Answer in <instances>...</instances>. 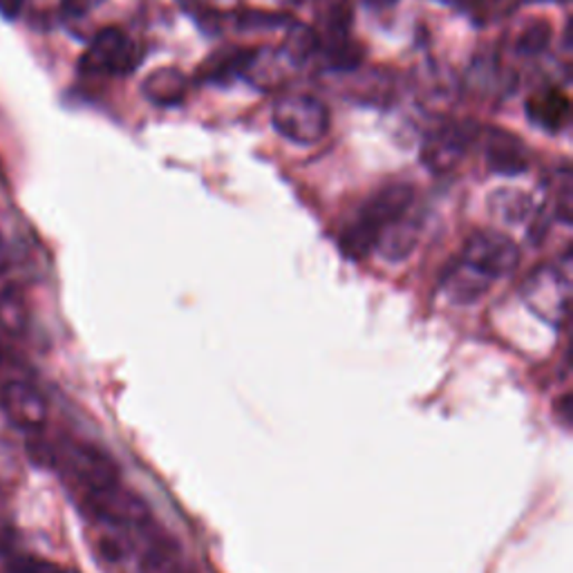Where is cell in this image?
I'll return each instance as SVG.
<instances>
[{
  "mask_svg": "<svg viewBox=\"0 0 573 573\" xmlns=\"http://www.w3.org/2000/svg\"><path fill=\"white\" fill-rule=\"evenodd\" d=\"M484 135V157L493 173L519 175L528 171V150L524 142L502 128H488Z\"/></svg>",
  "mask_w": 573,
  "mask_h": 573,
  "instance_id": "10",
  "label": "cell"
},
{
  "mask_svg": "<svg viewBox=\"0 0 573 573\" xmlns=\"http://www.w3.org/2000/svg\"><path fill=\"white\" fill-rule=\"evenodd\" d=\"M26 0H0V17L6 21H17L19 14L23 12Z\"/></svg>",
  "mask_w": 573,
  "mask_h": 573,
  "instance_id": "21",
  "label": "cell"
},
{
  "mask_svg": "<svg viewBox=\"0 0 573 573\" xmlns=\"http://www.w3.org/2000/svg\"><path fill=\"white\" fill-rule=\"evenodd\" d=\"M399 0H368V6H372V8H379V10H383V8H392V6H397Z\"/></svg>",
  "mask_w": 573,
  "mask_h": 573,
  "instance_id": "25",
  "label": "cell"
},
{
  "mask_svg": "<svg viewBox=\"0 0 573 573\" xmlns=\"http://www.w3.org/2000/svg\"><path fill=\"white\" fill-rule=\"evenodd\" d=\"M412 200L415 191L408 184H390L375 193L359 211V217L346 229L341 237L343 251L352 258L368 255L372 249H377L381 233L397 220L406 217Z\"/></svg>",
  "mask_w": 573,
  "mask_h": 573,
  "instance_id": "1",
  "label": "cell"
},
{
  "mask_svg": "<svg viewBox=\"0 0 573 573\" xmlns=\"http://www.w3.org/2000/svg\"><path fill=\"white\" fill-rule=\"evenodd\" d=\"M553 3H566V0H553Z\"/></svg>",
  "mask_w": 573,
  "mask_h": 573,
  "instance_id": "26",
  "label": "cell"
},
{
  "mask_svg": "<svg viewBox=\"0 0 573 573\" xmlns=\"http://www.w3.org/2000/svg\"><path fill=\"white\" fill-rule=\"evenodd\" d=\"M491 211L506 222H522L531 215L533 202L526 193L515 188H502L491 195Z\"/></svg>",
  "mask_w": 573,
  "mask_h": 573,
  "instance_id": "17",
  "label": "cell"
},
{
  "mask_svg": "<svg viewBox=\"0 0 573 573\" xmlns=\"http://www.w3.org/2000/svg\"><path fill=\"white\" fill-rule=\"evenodd\" d=\"M551 37H553L551 23L542 21V19H535L519 30L517 41H515V50L522 57H540L548 48Z\"/></svg>",
  "mask_w": 573,
  "mask_h": 573,
  "instance_id": "18",
  "label": "cell"
},
{
  "mask_svg": "<svg viewBox=\"0 0 573 573\" xmlns=\"http://www.w3.org/2000/svg\"><path fill=\"white\" fill-rule=\"evenodd\" d=\"M188 88L191 81L184 72H179L177 68H159L144 79L142 95L159 108H171L179 106L186 99Z\"/></svg>",
  "mask_w": 573,
  "mask_h": 573,
  "instance_id": "11",
  "label": "cell"
},
{
  "mask_svg": "<svg viewBox=\"0 0 573 573\" xmlns=\"http://www.w3.org/2000/svg\"><path fill=\"white\" fill-rule=\"evenodd\" d=\"M255 50H246V48H229V50H220L213 52V57H208L200 70H197V79L200 81H231L235 77H244L251 59H253Z\"/></svg>",
  "mask_w": 573,
  "mask_h": 573,
  "instance_id": "13",
  "label": "cell"
},
{
  "mask_svg": "<svg viewBox=\"0 0 573 573\" xmlns=\"http://www.w3.org/2000/svg\"><path fill=\"white\" fill-rule=\"evenodd\" d=\"M61 457H64L66 470L81 484L86 495L122 484L117 464L110 459V455H106L97 446L70 444L66 446Z\"/></svg>",
  "mask_w": 573,
  "mask_h": 573,
  "instance_id": "7",
  "label": "cell"
},
{
  "mask_svg": "<svg viewBox=\"0 0 573 573\" xmlns=\"http://www.w3.org/2000/svg\"><path fill=\"white\" fill-rule=\"evenodd\" d=\"M8 269H10V249L3 240H0V275H3Z\"/></svg>",
  "mask_w": 573,
  "mask_h": 573,
  "instance_id": "23",
  "label": "cell"
},
{
  "mask_svg": "<svg viewBox=\"0 0 573 573\" xmlns=\"http://www.w3.org/2000/svg\"><path fill=\"white\" fill-rule=\"evenodd\" d=\"M142 573H193L182 560L177 546L164 544L162 540L153 542L142 557Z\"/></svg>",
  "mask_w": 573,
  "mask_h": 573,
  "instance_id": "16",
  "label": "cell"
},
{
  "mask_svg": "<svg viewBox=\"0 0 573 573\" xmlns=\"http://www.w3.org/2000/svg\"><path fill=\"white\" fill-rule=\"evenodd\" d=\"M526 115L535 126L544 128L546 133H560L569 124L571 101L562 90L548 88L526 101Z\"/></svg>",
  "mask_w": 573,
  "mask_h": 573,
  "instance_id": "12",
  "label": "cell"
},
{
  "mask_svg": "<svg viewBox=\"0 0 573 573\" xmlns=\"http://www.w3.org/2000/svg\"><path fill=\"white\" fill-rule=\"evenodd\" d=\"M10 573H75L72 569H66V566H59L50 560H43V557H37V555H17L10 560V566H8Z\"/></svg>",
  "mask_w": 573,
  "mask_h": 573,
  "instance_id": "20",
  "label": "cell"
},
{
  "mask_svg": "<svg viewBox=\"0 0 573 573\" xmlns=\"http://www.w3.org/2000/svg\"><path fill=\"white\" fill-rule=\"evenodd\" d=\"M560 412H562V424H569L571 421V412H569V408H571V404H569V395H564L560 401H557V406H555Z\"/></svg>",
  "mask_w": 573,
  "mask_h": 573,
  "instance_id": "24",
  "label": "cell"
},
{
  "mask_svg": "<svg viewBox=\"0 0 573 573\" xmlns=\"http://www.w3.org/2000/svg\"><path fill=\"white\" fill-rule=\"evenodd\" d=\"M64 6L70 14H88L101 6V0H64Z\"/></svg>",
  "mask_w": 573,
  "mask_h": 573,
  "instance_id": "22",
  "label": "cell"
},
{
  "mask_svg": "<svg viewBox=\"0 0 573 573\" xmlns=\"http://www.w3.org/2000/svg\"><path fill=\"white\" fill-rule=\"evenodd\" d=\"M319 50H321L319 30L303 23H292L284 35L280 55L286 59V64L299 68V66H305Z\"/></svg>",
  "mask_w": 573,
  "mask_h": 573,
  "instance_id": "15",
  "label": "cell"
},
{
  "mask_svg": "<svg viewBox=\"0 0 573 573\" xmlns=\"http://www.w3.org/2000/svg\"><path fill=\"white\" fill-rule=\"evenodd\" d=\"M524 299L535 314L551 323H560L566 317L569 280L564 273H560L557 266H544L528 278L524 286Z\"/></svg>",
  "mask_w": 573,
  "mask_h": 573,
  "instance_id": "9",
  "label": "cell"
},
{
  "mask_svg": "<svg viewBox=\"0 0 573 573\" xmlns=\"http://www.w3.org/2000/svg\"><path fill=\"white\" fill-rule=\"evenodd\" d=\"M0 408L14 426L28 433H41L48 424V404L26 379H10L0 386Z\"/></svg>",
  "mask_w": 573,
  "mask_h": 573,
  "instance_id": "8",
  "label": "cell"
},
{
  "mask_svg": "<svg viewBox=\"0 0 573 573\" xmlns=\"http://www.w3.org/2000/svg\"><path fill=\"white\" fill-rule=\"evenodd\" d=\"M457 260L493 284L517 266L519 249L508 235L497 231H477L464 242Z\"/></svg>",
  "mask_w": 573,
  "mask_h": 573,
  "instance_id": "4",
  "label": "cell"
},
{
  "mask_svg": "<svg viewBox=\"0 0 573 573\" xmlns=\"http://www.w3.org/2000/svg\"><path fill=\"white\" fill-rule=\"evenodd\" d=\"M479 137L482 128L477 122H448L426 137L421 159L433 173H448L466 157Z\"/></svg>",
  "mask_w": 573,
  "mask_h": 573,
  "instance_id": "5",
  "label": "cell"
},
{
  "mask_svg": "<svg viewBox=\"0 0 573 573\" xmlns=\"http://www.w3.org/2000/svg\"><path fill=\"white\" fill-rule=\"evenodd\" d=\"M444 286H446V294L450 301H455L459 305H470L488 292L491 282L484 280L482 275H477L464 262L455 260L444 275Z\"/></svg>",
  "mask_w": 573,
  "mask_h": 573,
  "instance_id": "14",
  "label": "cell"
},
{
  "mask_svg": "<svg viewBox=\"0 0 573 573\" xmlns=\"http://www.w3.org/2000/svg\"><path fill=\"white\" fill-rule=\"evenodd\" d=\"M86 506L99 522L108 526L142 531L150 524V511L146 502L139 499L135 493L126 491L122 484L86 495Z\"/></svg>",
  "mask_w": 573,
  "mask_h": 573,
  "instance_id": "6",
  "label": "cell"
},
{
  "mask_svg": "<svg viewBox=\"0 0 573 573\" xmlns=\"http://www.w3.org/2000/svg\"><path fill=\"white\" fill-rule=\"evenodd\" d=\"M28 321L23 297L14 290H6L0 294V326H3L12 334H21Z\"/></svg>",
  "mask_w": 573,
  "mask_h": 573,
  "instance_id": "19",
  "label": "cell"
},
{
  "mask_svg": "<svg viewBox=\"0 0 573 573\" xmlns=\"http://www.w3.org/2000/svg\"><path fill=\"white\" fill-rule=\"evenodd\" d=\"M142 64V48L119 28L101 30L79 61L84 75L124 77Z\"/></svg>",
  "mask_w": 573,
  "mask_h": 573,
  "instance_id": "3",
  "label": "cell"
},
{
  "mask_svg": "<svg viewBox=\"0 0 573 573\" xmlns=\"http://www.w3.org/2000/svg\"><path fill=\"white\" fill-rule=\"evenodd\" d=\"M273 126L290 142L312 146L330 133V110L312 95H284L273 106Z\"/></svg>",
  "mask_w": 573,
  "mask_h": 573,
  "instance_id": "2",
  "label": "cell"
}]
</instances>
